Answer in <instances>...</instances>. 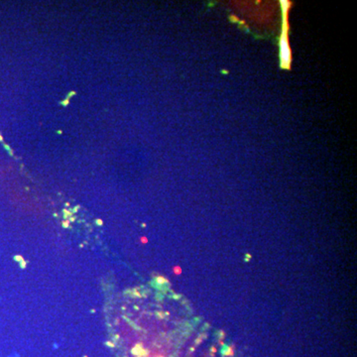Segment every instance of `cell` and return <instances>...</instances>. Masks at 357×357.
Listing matches in <instances>:
<instances>
[{
    "mask_svg": "<svg viewBox=\"0 0 357 357\" xmlns=\"http://www.w3.org/2000/svg\"><path fill=\"white\" fill-rule=\"evenodd\" d=\"M282 13H283V23L282 31L279 39V57H280V67L283 70H290L292 66V51L289 44V23H288V12L291 8V2L287 0L280 1Z\"/></svg>",
    "mask_w": 357,
    "mask_h": 357,
    "instance_id": "cell-1",
    "label": "cell"
}]
</instances>
